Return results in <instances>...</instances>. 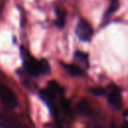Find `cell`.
<instances>
[{
  "label": "cell",
  "instance_id": "obj_3",
  "mask_svg": "<svg viewBox=\"0 0 128 128\" xmlns=\"http://www.w3.org/2000/svg\"><path fill=\"white\" fill-rule=\"evenodd\" d=\"M76 34L82 41H89L93 34V29L90 23L85 19H80L76 26Z\"/></svg>",
  "mask_w": 128,
  "mask_h": 128
},
{
  "label": "cell",
  "instance_id": "obj_5",
  "mask_svg": "<svg viewBox=\"0 0 128 128\" xmlns=\"http://www.w3.org/2000/svg\"><path fill=\"white\" fill-rule=\"evenodd\" d=\"M46 90L52 97H54V95H60L64 93V89L55 81H50L48 83V88Z\"/></svg>",
  "mask_w": 128,
  "mask_h": 128
},
{
  "label": "cell",
  "instance_id": "obj_12",
  "mask_svg": "<svg viewBox=\"0 0 128 128\" xmlns=\"http://www.w3.org/2000/svg\"><path fill=\"white\" fill-rule=\"evenodd\" d=\"M111 128H128V122L123 123L122 126H120V127H118V126H116L114 124H111Z\"/></svg>",
  "mask_w": 128,
  "mask_h": 128
},
{
  "label": "cell",
  "instance_id": "obj_11",
  "mask_svg": "<svg viewBox=\"0 0 128 128\" xmlns=\"http://www.w3.org/2000/svg\"><path fill=\"white\" fill-rule=\"evenodd\" d=\"M91 92L96 95V96H102L103 94L106 93V91L103 89V88H100V87H97V88H92L91 89Z\"/></svg>",
  "mask_w": 128,
  "mask_h": 128
},
{
  "label": "cell",
  "instance_id": "obj_7",
  "mask_svg": "<svg viewBox=\"0 0 128 128\" xmlns=\"http://www.w3.org/2000/svg\"><path fill=\"white\" fill-rule=\"evenodd\" d=\"M56 15H57V20H56V25L59 28H62L65 25V11L63 9L57 8L56 9Z\"/></svg>",
  "mask_w": 128,
  "mask_h": 128
},
{
  "label": "cell",
  "instance_id": "obj_2",
  "mask_svg": "<svg viewBox=\"0 0 128 128\" xmlns=\"http://www.w3.org/2000/svg\"><path fill=\"white\" fill-rule=\"evenodd\" d=\"M0 101L8 108H15L18 104L15 93L6 85L0 83Z\"/></svg>",
  "mask_w": 128,
  "mask_h": 128
},
{
  "label": "cell",
  "instance_id": "obj_8",
  "mask_svg": "<svg viewBox=\"0 0 128 128\" xmlns=\"http://www.w3.org/2000/svg\"><path fill=\"white\" fill-rule=\"evenodd\" d=\"M78 109H79V111L82 113V114H84V115H90L91 114V108H90V105H89V103L86 101V100H82V101H80L79 102V104H78Z\"/></svg>",
  "mask_w": 128,
  "mask_h": 128
},
{
  "label": "cell",
  "instance_id": "obj_4",
  "mask_svg": "<svg viewBox=\"0 0 128 128\" xmlns=\"http://www.w3.org/2000/svg\"><path fill=\"white\" fill-rule=\"evenodd\" d=\"M108 101L110 105L113 106L114 108H119L121 106V92L118 87L112 86L109 88Z\"/></svg>",
  "mask_w": 128,
  "mask_h": 128
},
{
  "label": "cell",
  "instance_id": "obj_1",
  "mask_svg": "<svg viewBox=\"0 0 128 128\" xmlns=\"http://www.w3.org/2000/svg\"><path fill=\"white\" fill-rule=\"evenodd\" d=\"M24 66H25L26 70L34 76L46 74L49 72V69H50L49 64L45 60H37L32 57H28L25 60Z\"/></svg>",
  "mask_w": 128,
  "mask_h": 128
},
{
  "label": "cell",
  "instance_id": "obj_6",
  "mask_svg": "<svg viewBox=\"0 0 128 128\" xmlns=\"http://www.w3.org/2000/svg\"><path fill=\"white\" fill-rule=\"evenodd\" d=\"M63 67L67 70V72H69V74H71L72 76H80L82 75V70L79 66L75 65V64H63Z\"/></svg>",
  "mask_w": 128,
  "mask_h": 128
},
{
  "label": "cell",
  "instance_id": "obj_10",
  "mask_svg": "<svg viewBox=\"0 0 128 128\" xmlns=\"http://www.w3.org/2000/svg\"><path fill=\"white\" fill-rule=\"evenodd\" d=\"M61 107H62V110L65 114H70V104L67 100H62L61 101Z\"/></svg>",
  "mask_w": 128,
  "mask_h": 128
},
{
  "label": "cell",
  "instance_id": "obj_9",
  "mask_svg": "<svg viewBox=\"0 0 128 128\" xmlns=\"http://www.w3.org/2000/svg\"><path fill=\"white\" fill-rule=\"evenodd\" d=\"M75 57H76L78 60H80L81 62H84L85 64L88 63V55H87L86 53H83V52H81V51H77V52L75 53Z\"/></svg>",
  "mask_w": 128,
  "mask_h": 128
}]
</instances>
